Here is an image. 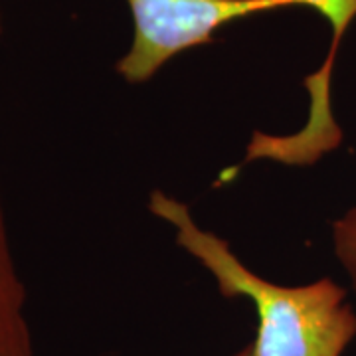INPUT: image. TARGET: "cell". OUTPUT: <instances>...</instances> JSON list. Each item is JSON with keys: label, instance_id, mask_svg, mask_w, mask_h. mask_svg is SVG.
<instances>
[{"label": "cell", "instance_id": "6da1fadb", "mask_svg": "<svg viewBox=\"0 0 356 356\" xmlns=\"http://www.w3.org/2000/svg\"><path fill=\"white\" fill-rule=\"evenodd\" d=\"M149 210L175 229L178 245L214 277L224 299L254 305V356H343L356 339L355 309L346 289L331 277L280 285L254 273L228 240L204 229L191 208L170 194L151 192Z\"/></svg>", "mask_w": 356, "mask_h": 356}, {"label": "cell", "instance_id": "7a4b0ae2", "mask_svg": "<svg viewBox=\"0 0 356 356\" xmlns=\"http://www.w3.org/2000/svg\"><path fill=\"white\" fill-rule=\"evenodd\" d=\"M133 38L115 70L127 83L151 81L172 58L208 46L236 20L283 8L317 10L318 0H125Z\"/></svg>", "mask_w": 356, "mask_h": 356}, {"label": "cell", "instance_id": "3957f363", "mask_svg": "<svg viewBox=\"0 0 356 356\" xmlns=\"http://www.w3.org/2000/svg\"><path fill=\"white\" fill-rule=\"evenodd\" d=\"M331 240L334 257L339 259L356 293V204L343 216L332 220Z\"/></svg>", "mask_w": 356, "mask_h": 356}, {"label": "cell", "instance_id": "277c9868", "mask_svg": "<svg viewBox=\"0 0 356 356\" xmlns=\"http://www.w3.org/2000/svg\"><path fill=\"white\" fill-rule=\"evenodd\" d=\"M232 356H254V353H252V344H248V346H243L240 350H236Z\"/></svg>", "mask_w": 356, "mask_h": 356}]
</instances>
